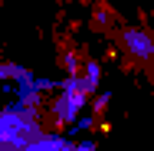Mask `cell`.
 I'll list each match as a JSON object with an SVG mask.
<instances>
[{
    "label": "cell",
    "instance_id": "obj_1",
    "mask_svg": "<svg viewBox=\"0 0 154 151\" xmlns=\"http://www.w3.org/2000/svg\"><path fill=\"white\" fill-rule=\"evenodd\" d=\"M122 43H125V49H128L131 56H138V59H154V36L148 30L128 27V30H122Z\"/></svg>",
    "mask_w": 154,
    "mask_h": 151
}]
</instances>
